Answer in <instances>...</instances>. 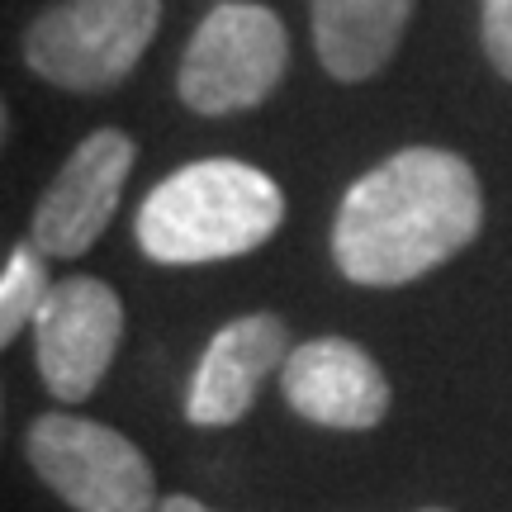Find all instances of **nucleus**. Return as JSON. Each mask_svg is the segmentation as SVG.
Instances as JSON below:
<instances>
[{
	"instance_id": "1",
	"label": "nucleus",
	"mask_w": 512,
	"mask_h": 512,
	"mask_svg": "<svg viewBox=\"0 0 512 512\" xmlns=\"http://www.w3.org/2000/svg\"><path fill=\"white\" fill-rule=\"evenodd\" d=\"M475 166L446 147H403L342 195L332 261L351 285L389 290L446 266L479 238Z\"/></svg>"
},
{
	"instance_id": "2",
	"label": "nucleus",
	"mask_w": 512,
	"mask_h": 512,
	"mask_svg": "<svg viewBox=\"0 0 512 512\" xmlns=\"http://www.w3.org/2000/svg\"><path fill=\"white\" fill-rule=\"evenodd\" d=\"M285 219L280 185L238 157H204L171 171L138 209V247L157 266H204L256 252Z\"/></svg>"
},
{
	"instance_id": "3",
	"label": "nucleus",
	"mask_w": 512,
	"mask_h": 512,
	"mask_svg": "<svg viewBox=\"0 0 512 512\" xmlns=\"http://www.w3.org/2000/svg\"><path fill=\"white\" fill-rule=\"evenodd\" d=\"M162 24V0H62L29 24L24 62L62 91L119 86Z\"/></svg>"
},
{
	"instance_id": "4",
	"label": "nucleus",
	"mask_w": 512,
	"mask_h": 512,
	"mask_svg": "<svg viewBox=\"0 0 512 512\" xmlns=\"http://www.w3.org/2000/svg\"><path fill=\"white\" fill-rule=\"evenodd\" d=\"M290 67V38L275 10L252 0H219L190 38L176 91L195 114L256 110Z\"/></svg>"
},
{
	"instance_id": "5",
	"label": "nucleus",
	"mask_w": 512,
	"mask_h": 512,
	"mask_svg": "<svg viewBox=\"0 0 512 512\" xmlns=\"http://www.w3.org/2000/svg\"><path fill=\"white\" fill-rule=\"evenodd\" d=\"M34 475L76 512H157V475L147 456L105 422L43 413L24 437Z\"/></svg>"
},
{
	"instance_id": "6",
	"label": "nucleus",
	"mask_w": 512,
	"mask_h": 512,
	"mask_svg": "<svg viewBox=\"0 0 512 512\" xmlns=\"http://www.w3.org/2000/svg\"><path fill=\"white\" fill-rule=\"evenodd\" d=\"M124 337V299L95 280V275H67L57 280L34 318V356L38 375L57 403L91 399L114 351Z\"/></svg>"
},
{
	"instance_id": "7",
	"label": "nucleus",
	"mask_w": 512,
	"mask_h": 512,
	"mask_svg": "<svg viewBox=\"0 0 512 512\" xmlns=\"http://www.w3.org/2000/svg\"><path fill=\"white\" fill-rule=\"evenodd\" d=\"M138 147L119 128H95L72 147V157L62 162L53 185L43 190V200L29 223V242L43 256H81L91 252L95 238L110 228L124 181L133 171Z\"/></svg>"
},
{
	"instance_id": "8",
	"label": "nucleus",
	"mask_w": 512,
	"mask_h": 512,
	"mask_svg": "<svg viewBox=\"0 0 512 512\" xmlns=\"http://www.w3.org/2000/svg\"><path fill=\"white\" fill-rule=\"evenodd\" d=\"M285 403L304 422L337 432H370L389 413V380L366 347L347 337H313L280 370Z\"/></svg>"
},
{
	"instance_id": "9",
	"label": "nucleus",
	"mask_w": 512,
	"mask_h": 512,
	"mask_svg": "<svg viewBox=\"0 0 512 512\" xmlns=\"http://www.w3.org/2000/svg\"><path fill=\"white\" fill-rule=\"evenodd\" d=\"M290 361V328L275 313H242L228 328H219L204 347L190 394H185V418L195 427H233L247 418L266 375L285 370Z\"/></svg>"
},
{
	"instance_id": "10",
	"label": "nucleus",
	"mask_w": 512,
	"mask_h": 512,
	"mask_svg": "<svg viewBox=\"0 0 512 512\" xmlns=\"http://www.w3.org/2000/svg\"><path fill=\"white\" fill-rule=\"evenodd\" d=\"M413 15V0H313V48L337 81H370L384 72Z\"/></svg>"
},
{
	"instance_id": "11",
	"label": "nucleus",
	"mask_w": 512,
	"mask_h": 512,
	"mask_svg": "<svg viewBox=\"0 0 512 512\" xmlns=\"http://www.w3.org/2000/svg\"><path fill=\"white\" fill-rule=\"evenodd\" d=\"M48 256L38 252L34 242H19L15 252L5 256V271H0V342H15L24 323H34L43 299L53 290L48 280Z\"/></svg>"
},
{
	"instance_id": "12",
	"label": "nucleus",
	"mask_w": 512,
	"mask_h": 512,
	"mask_svg": "<svg viewBox=\"0 0 512 512\" xmlns=\"http://www.w3.org/2000/svg\"><path fill=\"white\" fill-rule=\"evenodd\" d=\"M479 34H484V53L494 62V72L512 81V0H484Z\"/></svg>"
},
{
	"instance_id": "13",
	"label": "nucleus",
	"mask_w": 512,
	"mask_h": 512,
	"mask_svg": "<svg viewBox=\"0 0 512 512\" xmlns=\"http://www.w3.org/2000/svg\"><path fill=\"white\" fill-rule=\"evenodd\" d=\"M157 512H209V508H204V503H195L190 494H171V498H162V503H157Z\"/></svg>"
},
{
	"instance_id": "14",
	"label": "nucleus",
	"mask_w": 512,
	"mask_h": 512,
	"mask_svg": "<svg viewBox=\"0 0 512 512\" xmlns=\"http://www.w3.org/2000/svg\"><path fill=\"white\" fill-rule=\"evenodd\" d=\"M422 512H446V508H422Z\"/></svg>"
}]
</instances>
